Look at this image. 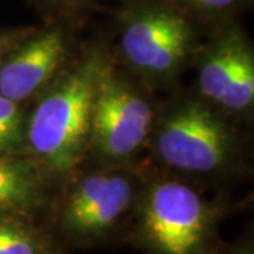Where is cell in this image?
<instances>
[{
  "label": "cell",
  "instance_id": "obj_14",
  "mask_svg": "<svg viewBox=\"0 0 254 254\" xmlns=\"http://www.w3.org/2000/svg\"><path fill=\"white\" fill-rule=\"evenodd\" d=\"M13 43H14V36H13V34L0 33V58H1V55L7 51V48H9Z\"/></svg>",
  "mask_w": 254,
  "mask_h": 254
},
{
  "label": "cell",
  "instance_id": "obj_10",
  "mask_svg": "<svg viewBox=\"0 0 254 254\" xmlns=\"http://www.w3.org/2000/svg\"><path fill=\"white\" fill-rule=\"evenodd\" d=\"M0 254H48L46 242L33 227L0 219Z\"/></svg>",
  "mask_w": 254,
  "mask_h": 254
},
{
  "label": "cell",
  "instance_id": "obj_13",
  "mask_svg": "<svg viewBox=\"0 0 254 254\" xmlns=\"http://www.w3.org/2000/svg\"><path fill=\"white\" fill-rule=\"evenodd\" d=\"M188 9L205 11V13H218L236 7L243 0H174Z\"/></svg>",
  "mask_w": 254,
  "mask_h": 254
},
{
  "label": "cell",
  "instance_id": "obj_3",
  "mask_svg": "<svg viewBox=\"0 0 254 254\" xmlns=\"http://www.w3.org/2000/svg\"><path fill=\"white\" fill-rule=\"evenodd\" d=\"M193 46L195 31L181 9L164 3H143L122 16L120 51L141 72H174L190 57Z\"/></svg>",
  "mask_w": 254,
  "mask_h": 254
},
{
  "label": "cell",
  "instance_id": "obj_7",
  "mask_svg": "<svg viewBox=\"0 0 254 254\" xmlns=\"http://www.w3.org/2000/svg\"><path fill=\"white\" fill-rule=\"evenodd\" d=\"M133 198V187L123 175H89L69 193L61 215L65 232L79 239L102 236L116 225Z\"/></svg>",
  "mask_w": 254,
  "mask_h": 254
},
{
  "label": "cell",
  "instance_id": "obj_12",
  "mask_svg": "<svg viewBox=\"0 0 254 254\" xmlns=\"http://www.w3.org/2000/svg\"><path fill=\"white\" fill-rule=\"evenodd\" d=\"M26 128L18 103L0 95V155L16 153L23 147Z\"/></svg>",
  "mask_w": 254,
  "mask_h": 254
},
{
  "label": "cell",
  "instance_id": "obj_9",
  "mask_svg": "<svg viewBox=\"0 0 254 254\" xmlns=\"http://www.w3.org/2000/svg\"><path fill=\"white\" fill-rule=\"evenodd\" d=\"M41 202V185L31 164L0 155V212H27Z\"/></svg>",
  "mask_w": 254,
  "mask_h": 254
},
{
  "label": "cell",
  "instance_id": "obj_8",
  "mask_svg": "<svg viewBox=\"0 0 254 254\" xmlns=\"http://www.w3.org/2000/svg\"><path fill=\"white\" fill-rule=\"evenodd\" d=\"M247 48H250L249 41L237 28L227 30L212 43L203 54L199 68V89L206 98L219 105L222 103L239 61Z\"/></svg>",
  "mask_w": 254,
  "mask_h": 254
},
{
  "label": "cell",
  "instance_id": "obj_16",
  "mask_svg": "<svg viewBox=\"0 0 254 254\" xmlns=\"http://www.w3.org/2000/svg\"><path fill=\"white\" fill-rule=\"evenodd\" d=\"M232 254H252V252H249V250H240V252H235V253Z\"/></svg>",
  "mask_w": 254,
  "mask_h": 254
},
{
  "label": "cell",
  "instance_id": "obj_1",
  "mask_svg": "<svg viewBox=\"0 0 254 254\" xmlns=\"http://www.w3.org/2000/svg\"><path fill=\"white\" fill-rule=\"evenodd\" d=\"M106 63L105 53L91 51L47 93L28 120V145L54 173H66L81 160L91 137L96 85Z\"/></svg>",
  "mask_w": 254,
  "mask_h": 254
},
{
  "label": "cell",
  "instance_id": "obj_2",
  "mask_svg": "<svg viewBox=\"0 0 254 254\" xmlns=\"http://www.w3.org/2000/svg\"><path fill=\"white\" fill-rule=\"evenodd\" d=\"M138 229L141 242L155 254H205L212 212L190 187L161 182L145 196Z\"/></svg>",
  "mask_w": 254,
  "mask_h": 254
},
{
  "label": "cell",
  "instance_id": "obj_15",
  "mask_svg": "<svg viewBox=\"0 0 254 254\" xmlns=\"http://www.w3.org/2000/svg\"><path fill=\"white\" fill-rule=\"evenodd\" d=\"M48 3H54V4H71V3H76V1H81V0H44Z\"/></svg>",
  "mask_w": 254,
  "mask_h": 254
},
{
  "label": "cell",
  "instance_id": "obj_4",
  "mask_svg": "<svg viewBox=\"0 0 254 254\" xmlns=\"http://www.w3.org/2000/svg\"><path fill=\"white\" fill-rule=\"evenodd\" d=\"M164 163L187 173H210L226 163L232 134L222 119L200 103H187L164 120L157 138Z\"/></svg>",
  "mask_w": 254,
  "mask_h": 254
},
{
  "label": "cell",
  "instance_id": "obj_5",
  "mask_svg": "<svg viewBox=\"0 0 254 254\" xmlns=\"http://www.w3.org/2000/svg\"><path fill=\"white\" fill-rule=\"evenodd\" d=\"M151 120L148 102L119 79L108 61L93 100L89 137L93 145L109 158H126L144 143Z\"/></svg>",
  "mask_w": 254,
  "mask_h": 254
},
{
  "label": "cell",
  "instance_id": "obj_11",
  "mask_svg": "<svg viewBox=\"0 0 254 254\" xmlns=\"http://www.w3.org/2000/svg\"><path fill=\"white\" fill-rule=\"evenodd\" d=\"M254 99V58L252 48L242 55L220 106L230 110L247 109Z\"/></svg>",
  "mask_w": 254,
  "mask_h": 254
},
{
  "label": "cell",
  "instance_id": "obj_6",
  "mask_svg": "<svg viewBox=\"0 0 254 254\" xmlns=\"http://www.w3.org/2000/svg\"><path fill=\"white\" fill-rule=\"evenodd\" d=\"M66 53L68 38L60 26L23 37L0 64V95L16 103L30 98L60 69Z\"/></svg>",
  "mask_w": 254,
  "mask_h": 254
}]
</instances>
